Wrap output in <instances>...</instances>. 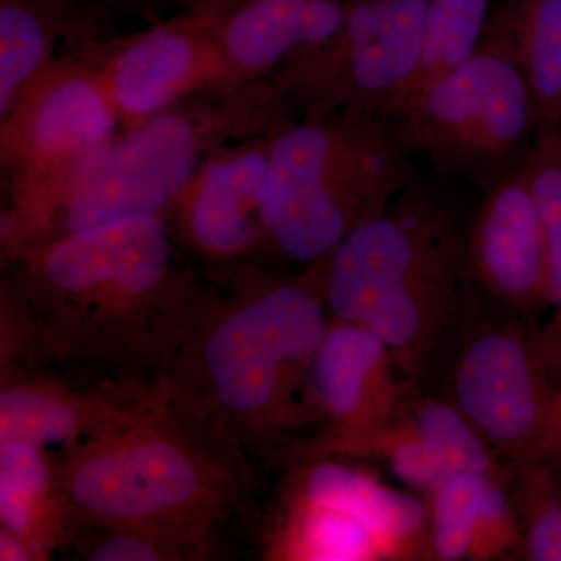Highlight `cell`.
Instances as JSON below:
<instances>
[{"label": "cell", "instance_id": "cell-1", "mask_svg": "<svg viewBox=\"0 0 561 561\" xmlns=\"http://www.w3.org/2000/svg\"><path fill=\"white\" fill-rule=\"evenodd\" d=\"M2 368L146 397L160 389L206 291L162 216L128 217L13 250Z\"/></svg>", "mask_w": 561, "mask_h": 561}, {"label": "cell", "instance_id": "cell-2", "mask_svg": "<svg viewBox=\"0 0 561 561\" xmlns=\"http://www.w3.org/2000/svg\"><path fill=\"white\" fill-rule=\"evenodd\" d=\"M330 321L317 264L257 276L228 297L206 291L162 390L283 472L321 430L312 368Z\"/></svg>", "mask_w": 561, "mask_h": 561}, {"label": "cell", "instance_id": "cell-3", "mask_svg": "<svg viewBox=\"0 0 561 561\" xmlns=\"http://www.w3.org/2000/svg\"><path fill=\"white\" fill-rule=\"evenodd\" d=\"M54 457L79 527L158 531L214 557L231 524L256 537L264 512L256 463L162 389L130 423Z\"/></svg>", "mask_w": 561, "mask_h": 561}, {"label": "cell", "instance_id": "cell-4", "mask_svg": "<svg viewBox=\"0 0 561 561\" xmlns=\"http://www.w3.org/2000/svg\"><path fill=\"white\" fill-rule=\"evenodd\" d=\"M467 225L451 198L415 181L319 262L332 319L371 331L419 386L467 284Z\"/></svg>", "mask_w": 561, "mask_h": 561}, {"label": "cell", "instance_id": "cell-5", "mask_svg": "<svg viewBox=\"0 0 561 561\" xmlns=\"http://www.w3.org/2000/svg\"><path fill=\"white\" fill-rule=\"evenodd\" d=\"M409 157L387 121L308 116L280 128L268 147L265 247L306 267L327 260L415 183Z\"/></svg>", "mask_w": 561, "mask_h": 561}, {"label": "cell", "instance_id": "cell-6", "mask_svg": "<svg viewBox=\"0 0 561 561\" xmlns=\"http://www.w3.org/2000/svg\"><path fill=\"white\" fill-rule=\"evenodd\" d=\"M423 389L457 409L493 453L542 459L559 411V383L540 320L465 284Z\"/></svg>", "mask_w": 561, "mask_h": 561}, {"label": "cell", "instance_id": "cell-7", "mask_svg": "<svg viewBox=\"0 0 561 561\" xmlns=\"http://www.w3.org/2000/svg\"><path fill=\"white\" fill-rule=\"evenodd\" d=\"M390 124L409 153L482 191L522 169L538 113L516 55L512 3L490 20L467 61L421 92Z\"/></svg>", "mask_w": 561, "mask_h": 561}, {"label": "cell", "instance_id": "cell-8", "mask_svg": "<svg viewBox=\"0 0 561 561\" xmlns=\"http://www.w3.org/2000/svg\"><path fill=\"white\" fill-rule=\"evenodd\" d=\"M256 540L278 561H430L419 491L382 481L368 461L319 457L280 472Z\"/></svg>", "mask_w": 561, "mask_h": 561}, {"label": "cell", "instance_id": "cell-9", "mask_svg": "<svg viewBox=\"0 0 561 561\" xmlns=\"http://www.w3.org/2000/svg\"><path fill=\"white\" fill-rule=\"evenodd\" d=\"M201 151V131L187 117L144 122L69 176L25 245L128 217L162 216L190 186Z\"/></svg>", "mask_w": 561, "mask_h": 561}, {"label": "cell", "instance_id": "cell-10", "mask_svg": "<svg viewBox=\"0 0 561 561\" xmlns=\"http://www.w3.org/2000/svg\"><path fill=\"white\" fill-rule=\"evenodd\" d=\"M427 5L351 0L335 49L287 91L308 102V116L390 122L419 69Z\"/></svg>", "mask_w": 561, "mask_h": 561}, {"label": "cell", "instance_id": "cell-11", "mask_svg": "<svg viewBox=\"0 0 561 561\" xmlns=\"http://www.w3.org/2000/svg\"><path fill=\"white\" fill-rule=\"evenodd\" d=\"M319 457L382 465L421 494L454 472L504 474L507 467L457 409L421 386L367 430L306 442L290 465Z\"/></svg>", "mask_w": 561, "mask_h": 561}, {"label": "cell", "instance_id": "cell-12", "mask_svg": "<svg viewBox=\"0 0 561 561\" xmlns=\"http://www.w3.org/2000/svg\"><path fill=\"white\" fill-rule=\"evenodd\" d=\"M465 276L490 300L529 320L551 311L540 216L523 168L491 184L468 219Z\"/></svg>", "mask_w": 561, "mask_h": 561}, {"label": "cell", "instance_id": "cell-13", "mask_svg": "<svg viewBox=\"0 0 561 561\" xmlns=\"http://www.w3.org/2000/svg\"><path fill=\"white\" fill-rule=\"evenodd\" d=\"M117 108L105 79L62 73L28 98L14 119V144L32 179L54 180L49 195L20 231L28 238L66 181L88 158L108 146Z\"/></svg>", "mask_w": 561, "mask_h": 561}, {"label": "cell", "instance_id": "cell-14", "mask_svg": "<svg viewBox=\"0 0 561 561\" xmlns=\"http://www.w3.org/2000/svg\"><path fill=\"white\" fill-rule=\"evenodd\" d=\"M416 387L371 331L331 317L312 368V397L321 419L313 437L367 430L397 412Z\"/></svg>", "mask_w": 561, "mask_h": 561}, {"label": "cell", "instance_id": "cell-15", "mask_svg": "<svg viewBox=\"0 0 561 561\" xmlns=\"http://www.w3.org/2000/svg\"><path fill=\"white\" fill-rule=\"evenodd\" d=\"M154 393L127 397L47 373L2 368L0 442H28L57 453L76 448L130 423Z\"/></svg>", "mask_w": 561, "mask_h": 561}, {"label": "cell", "instance_id": "cell-16", "mask_svg": "<svg viewBox=\"0 0 561 561\" xmlns=\"http://www.w3.org/2000/svg\"><path fill=\"white\" fill-rule=\"evenodd\" d=\"M219 18L162 25L128 43L111 61L105 83L121 116L150 121L228 66L217 39Z\"/></svg>", "mask_w": 561, "mask_h": 561}, {"label": "cell", "instance_id": "cell-17", "mask_svg": "<svg viewBox=\"0 0 561 561\" xmlns=\"http://www.w3.org/2000/svg\"><path fill=\"white\" fill-rule=\"evenodd\" d=\"M268 147L271 140L210 162L184 190V230L210 260L231 261L265 247Z\"/></svg>", "mask_w": 561, "mask_h": 561}, {"label": "cell", "instance_id": "cell-18", "mask_svg": "<svg viewBox=\"0 0 561 561\" xmlns=\"http://www.w3.org/2000/svg\"><path fill=\"white\" fill-rule=\"evenodd\" d=\"M0 523L38 560L70 548L79 524L58 485L54 454L28 442H0Z\"/></svg>", "mask_w": 561, "mask_h": 561}, {"label": "cell", "instance_id": "cell-19", "mask_svg": "<svg viewBox=\"0 0 561 561\" xmlns=\"http://www.w3.org/2000/svg\"><path fill=\"white\" fill-rule=\"evenodd\" d=\"M312 0H241L217 20V39L228 66L249 76L286 61L302 13Z\"/></svg>", "mask_w": 561, "mask_h": 561}, {"label": "cell", "instance_id": "cell-20", "mask_svg": "<svg viewBox=\"0 0 561 561\" xmlns=\"http://www.w3.org/2000/svg\"><path fill=\"white\" fill-rule=\"evenodd\" d=\"M490 3L491 0H430L419 69L391 119L474 54L489 27Z\"/></svg>", "mask_w": 561, "mask_h": 561}, {"label": "cell", "instance_id": "cell-21", "mask_svg": "<svg viewBox=\"0 0 561 561\" xmlns=\"http://www.w3.org/2000/svg\"><path fill=\"white\" fill-rule=\"evenodd\" d=\"M523 171L548 247L552 316L542 330L553 368L561 351V121L538 122Z\"/></svg>", "mask_w": 561, "mask_h": 561}, {"label": "cell", "instance_id": "cell-22", "mask_svg": "<svg viewBox=\"0 0 561 561\" xmlns=\"http://www.w3.org/2000/svg\"><path fill=\"white\" fill-rule=\"evenodd\" d=\"M516 55L538 122L561 121V0H515Z\"/></svg>", "mask_w": 561, "mask_h": 561}, {"label": "cell", "instance_id": "cell-23", "mask_svg": "<svg viewBox=\"0 0 561 561\" xmlns=\"http://www.w3.org/2000/svg\"><path fill=\"white\" fill-rule=\"evenodd\" d=\"M62 0H0V113L5 116L43 66Z\"/></svg>", "mask_w": 561, "mask_h": 561}, {"label": "cell", "instance_id": "cell-24", "mask_svg": "<svg viewBox=\"0 0 561 561\" xmlns=\"http://www.w3.org/2000/svg\"><path fill=\"white\" fill-rule=\"evenodd\" d=\"M505 482L522 519V561H561L560 472L542 459L508 461Z\"/></svg>", "mask_w": 561, "mask_h": 561}, {"label": "cell", "instance_id": "cell-25", "mask_svg": "<svg viewBox=\"0 0 561 561\" xmlns=\"http://www.w3.org/2000/svg\"><path fill=\"white\" fill-rule=\"evenodd\" d=\"M481 479V472H454L423 493L430 529V561H470Z\"/></svg>", "mask_w": 561, "mask_h": 561}, {"label": "cell", "instance_id": "cell-26", "mask_svg": "<svg viewBox=\"0 0 561 561\" xmlns=\"http://www.w3.org/2000/svg\"><path fill=\"white\" fill-rule=\"evenodd\" d=\"M70 548L77 559L88 561H186L214 557L194 542L130 527L80 526Z\"/></svg>", "mask_w": 561, "mask_h": 561}, {"label": "cell", "instance_id": "cell-27", "mask_svg": "<svg viewBox=\"0 0 561 561\" xmlns=\"http://www.w3.org/2000/svg\"><path fill=\"white\" fill-rule=\"evenodd\" d=\"M522 519L505 472L482 474L470 561L522 560Z\"/></svg>", "mask_w": 561, "mask_h": 561}, {"label": "cell", "instance_id": "cell-28", "mask_svg": "<svg viewBox=\"0 0 561 561\" xmlns=\"http://www.w3.org/2000/svg\"><path fill=\"white\" fill-rule=\"evenodd\" d=\"M117 7L128 10L151 11L165 5H179L190 9L195 16L220 18L241 0H108Z\"/></svg>", "mask_w": 561, "mask_h": 561}, {"label": "cell", "instance_id": "cell-29", "mask_svg": "<svg viewBox=\"0 0 561 561\" xmlns=\"http://www.w3.org/2000/svg\"><path fill=\"white\" fill-rule=\"evenodd\" d=\"M0 560L2 561H35L36 553L31 546L10 531L0 529Z\"/></svg>", "mask_w": 561, "mask_h": 561}, {"label": "cell", "instance_id": "cell-30", "mask_svg": "<svg viewBox=\"0 0 561 561\" xmlns=\"http://www.w3.org/2000/svg\"><path fill=\"white\" fill-rule=\"evenodd\" d=\"M542 460L552 465V467L561 474V408L559 409V412H557L556 421H553L551 435H549L548 445H546V451L545 456H542Z\"/></svg>", "mask_w": 561, "mask_h": 561}, {"label": "cell", "instance_id": "cell-31", "mask_svg": "<svg viewBox=\"0 0 561 561\" xmlns=\"http://www.w3.org/2000/svg\"><path fill=\"white\" fill-rule=\"evenodd\" d=\"M553 375H556L557 383H559V409L561 408V351L553 365ZM559 412V411H557Z\"/></svg>", "mask_w": 561, "mask_h": 561}]
</instances>
